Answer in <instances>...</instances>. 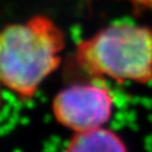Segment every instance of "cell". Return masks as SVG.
I'll return each mask as SVG.
<instances>
[{
  "mask_svg": "<svg viewBox=\"0 0 152 152\" xmlns=\"http://www.w3.org/2000/svg\"><path fill=\"white\" fill-rule=\"evenodd\" d=\"M64 36L49 18L34 17L0 32V82L31 99L59 66Z\"/></svg>",
  "mask_w": 152,
  "mask_h": 152,
  "instance_id": "1",
  "label": "cell"
},
{
  "mask_svg": "<svg viewBox=\"0 0 152 152\" xmlns=\"http://www.w3.org/2000/svg\"><path fill=\"white\" fill-rule=\"evenodd\" d=\"M113 95L108 88L83 82L61 90L53 102L56 121L73 132L103 127L113 113Z\"/></svg>",
  "mask_w": 152,
  "mask_h": 152,
  "instance_id": "3",
  "label": "cell"
},
{
  "mask_svg": "<svg viewBox=\"0 0 152 152\" xmlns=\"http://www.w3.org/2000/svg\"><path fill=\"white\" fill-rule=\"evenodd\" d=\"M76 59L83 70L120 82L152 80V31L121 23L104 28L78 45Z\"/></svg>",
  "mask_w": 152,
  "mask_h": 152,
  "instance_id": "2",
  "label": "cell"
},
{
  "mask_svg": "<svg viewBox=\"0 0 152 152\" xmlns=\"http://www.w3.org/2000/svg\"><path fill=\"white\" fill-rule=\"evenodd\" d=\"M65 152H127L124 142L105 127L76 132Z\"/></svg>",
  "mask_w": 152,
  "mask_h": 152,
  "instance_id": "4",
  "label": "cell"
}]
</instances>
